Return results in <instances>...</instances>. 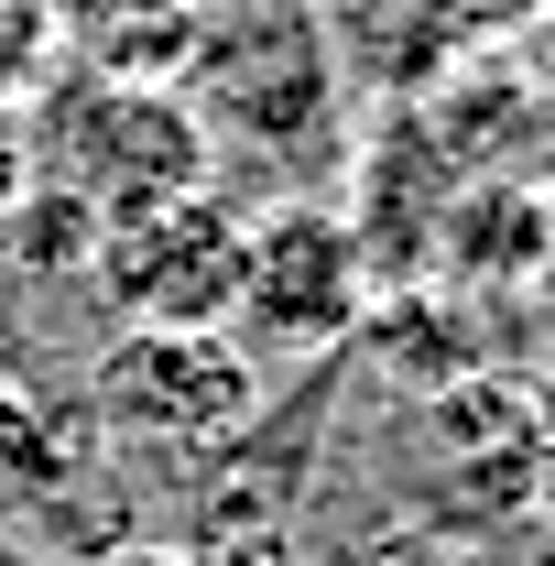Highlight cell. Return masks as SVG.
I'll use <instances>...</instances> for the list:
<instances>
[{"label": "cell", "instance_id": "obj_3", "mask_svg": "<svg viewBox=\"0 0 555 566\" xmlns=\"http://www.w3.org/2000/svg\"><path fill=\"white\" fill-rule=\"evenodd\" d=\"M370 305H381V283H370V262L327 197H283L251 218L240 294H229V338L251 359H327L370 327Z\"/></svg>", "mask_w": 555, "mask_h": 566}, {"label": "cell", "instance_id": "obj_7", "mask_svg": "<svg viewBox=\"0 0 555 566\" xmlns=\"http://www.w3.org/2000/svg\"><path fill=\"white\" fill-rule=\"evenodd\" d=\"M316 33H327L338 87H359L370 109H415L447 66L480 55L458 0H316Z\"/></svg>", "mask_w": 555, "mask_h": 566}, {"label": "cell", "instance_id": "obj_1", "mask_svg": "<svg viewBox=\"0 0 555 566\" xmlns=\"http://www.w3.org/2000/svg\"><path fill=\"white\" fill-rule=\"evenodd\" d=\"M186 109L208 120V142H240L262 164H294L338 132V66L316 33V0H208L197 44H186Z\"/></svg>", "mask_w": 555, "mask_h": 566}, {"label": "cell", "instance_id": "obj_9", "mask_svg": "<svg viewBox=\"0 0 555 566\" xmlns=\"http://www.w3.org/2000/svg\"><path fill=\"white\" fill-rule=\"evenodd\" d=\"M523 480H534V512L555 523V370L523 392Z\"/></svg>", "mask_w": 555, "mask_h": 566}, {"label": "cell", "instance_id": "obj_11", "mask_svg": "<svg viewBox=\"0 0 555 566\" xmlns=\"http://www.w3.org/2000/svg\"><path fill=\"white\" fill-rule=\"evenodd\" d=\"M534 11H545V0H458V22H469L480 44H512V33H523Z\"/></svg>", "mask_w": 555, "mask_h": 566}, {"label": "cell", "instance_id": "obj_6", "mask_svg": "<svg viewBox=\"0 0 555 566\" xmlns=\"http://www.w3.org/2000/svg\"><path fill=\"white\" fill-rule=\"evenodd\" d=\"M458 164H447V142L425 132L415 109H381L370 132H359V153H348V240H359V262H370V283L381 294H404V283L436 273V240H447V208H458Z\"/></svg>", "mask_w": 555, "mask_h": 566}, {"label": "cell", "instance_id": "obj_5", "mask_svg": "<svg viewBox=\"0 0 555 566\" xmlns=\"http://www.w3.org/2000/svg\"><path fill=\"white\" fill-rule=\"evenodd\" d=\"M98 403L121 436L153 447H208L229 424H251L262 403V359L240 349L229 327H121L98 349Z\"/></svg>", "mask_w": 555, "mask_h": 566}, {"label": "cell", "instance_id": "obj_8", "mask_svg": "<svg viewBox=\"0 0 555 566\" xmlns=\"http://www.w3.org/2000/svg\"><path fill=\"white\" fill-rule=\"evenodd\" d=\"M98 229H109V218L87 208L76 186H55V175H33V186H22V208L0 218V240H11V262H22V273H44V283L87 273V262H98Z\"/></svg>", "mask_w": 555, "mask_h": 566}, {"label": "cell", "instance_id": "obj_13", "mask_svg": "<svg viewBox=\"0 0 555 566\" xmlns=\"http://www.w3.org/2000/svg\"><path fill=\"white\" fill-rule=\"evenodd\" d=\"M523 566H555V523H545V534H534V545H523Z\"/></svg>", "mask_w": 555, "mask_h": 566}, {"label": "cell", "instance_id": "obj_2", "mask_svg": "<svg viewBox=\"0 0 555 566\" xmlns=\"http://www.w3.org/2000/svg\"><path fill=\"white\" fill-rule=\"evenodd\" d=\"M33 175L76 186L98 218H132V208H164L186 186L218 175V142L208 120L186 109V87L164 76H109V66H76L33 120Z\"/></svg>", "mask_w": 555, "mask_h": 566}, {"label": "cell", "instance_id": "obj_4", "mask_svg": "<svg viewBox=\"0 0 555 566\" xmlns=\"http://www.w3.org/2000/svg\"><path fill=\"white\" fill-rule=\"evenodd\" d=\"M240 240H251V218L229 208L218 186H186V197H164V208L109 218L87 273L121 305V327H229Z\"/></svg>", "mask_w": 555, "mask_h": 566}, {"label": "cell", "instance_id": "obj_12", "mask_svg": "<svg viewBox=\"0 0 555 566\" xmlns=\"http://www.w3.org/2000/svg\"><path fill=\"white\" fill-rule=\"evenodd\" d=\"M512 44H523V76H534V87L555 98V0L534 11V22H523V33H512Z\"/></svg>", "mask_w": 555, "mask_h": 566}, {"label": "cell", "instance_id": "obj_10", "mask_svg": "<svg viewBox=\"0 0 555 566\" xmlns=\"http://www.w3.org/2000/svg\"><path fill=\"white\" fill-rule=\"evenodd\" d=\"M22 186H33V132H22V109L0 98V218L22 208Z\"/></svg>", "mask_w": 555, "mask_h": 566}]
</instances>
